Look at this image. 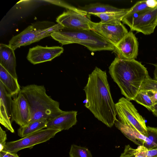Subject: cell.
<instances>
[{
	"label": "cell",
	"instance_id": "603a6c76",
	"mask_svg": "<svg viewBox=\"0 0 157 157\" xmlns=\"http://www.w3.org/2000/svg\"><path fill=\"white\" fill-rule=\"evenodd\" d=\"M146 137L144 147L148 150L157 147V128L147 126Z\"/></svg>",
	"mask_w": 157,
	"mask_h": 157
},
{
	"label": "cell",
	"instance_id": "9c48e42d",
	"mask_svg": "<svg viewBox=\"0 0 157 157\" xmlns=\"http://www.w3.org/2000/svg\"><path fill=\"white\" fill-rule=\"evenodd\" d=\"M89 26L90 30L110 41L114 45L117 44L128 33L127 29L121 23L112 25L91 21Z\"/></svg>",
	"mask_w": 157,
	"mask_h": 157
},
{
	"label": "cell",
	"instance_id": "5b68a950",
	"mask_svg": "<svg viewBox=\"0 0 157 157\" xmlns=\"http://www.w3.org/2000/svg\"><path fill=\"white\" fill-rule=\"evenodd\" d=\"M49 22H39L29 26L19 34L13 36L9 45L14 50L22 46L37 42L49 36L53 32L64 28L57 23L53 25H47Z\"/></svg>",
	"mask_w": 157,
	"mask_h": 157
},
{
	"label": "cell",
	"instance_id": "8fae6325",
	"mask_svg": "<svg viewBox=\"0 0 157 157\" xmlns=\"http://www.w3.org/2000/svg\"><path fill=\"white\" fill-rule=\"evenodd\" d=\"M90 15H84L70 10L64 11L56 18L57 23L64 28L73 29L90 30Z\"/></svg>",
	"mask_w": 157,
	"mask_h": 157
},
{
	"label": "cell",
	"instance_id": "4dcf8cb0",
	"mask_svg": "<svg viewBox=\"0 0 157 157\" xmlns=\"http://www.w3.org/2000/svg\"><path fill=\"white\" fill-rule=\"evenodd\" d=\"M0 157H19L17 153H12L2 150L0 151Z\"/></svg>",
	"mask_w": 157,
	"mask_h": 157
},
{
	"label": "cell",
	"instance_id": "2e32d148",
	"mask_svg": "<svg viewBox=\"0 0 157 157\" xmlns=\"http://www.w3.org/2000/svg\"><path fill=\"white\" fill-rule=\"evenodd\" d=\"M14 51L9 45L0 44V64L14 77L17 78Z\"/></svg>",
	"mask_w": 157,
	"mask_h": 157
},
{
	"label": "cell",
	"instance_id": "ba28073f",
	"mask_svg": "<svg viewBox=\"0 0 157 157\" xmlns=\"http://www.w3.org/2000/svg\"><path fill=\"white\" fill-rule=\"evenodd\" d=\"M121 21L128 25L131 31L150 35L157 26V6L140 14H126Z\"/></svg>",
	"mask_w": 157,
	"mask_h": 157
},
{
	"label": "cell",
	"instance_id": "836d02e7",
	"mask_svg": "<svg viewBox=\"0 0 157 157\" xmlns=\"http://www.w3.org/2000/svg\"><path fill=\"white\" fill-rule=\"evenodd\" d=\"M155 67V69L154 71V78L156 80H157V63L155 64H152Z\"/></svg>",
	"mask_w": 157,
	"mask_h": 157
},
{
	"label": "cell",
	"instance_id": "d6986e66",
	"mask_svg": "<svg viewBox=\"0 0 157 157\" xmlns=\"http://www.w3.org/2000/svg\"><path fill=\"white\" fill-rule=\"evenodd\" d=\"M129 9H123L120 11L101 13H94L92 15L97 17L101 20L102 24L117 25L121 23V22Z\"/></svg>",
	"mask_w": 157,
	"mask_h": 157
},
{
	"label": "cell",
	"instance_id": "8992f818",
	"mask_svg": "<svg viewBox=\"0 0 157 157\" xmlns=\"http://www.w3.org/2000/svg\"><path fill=\"white\" fill-rule=\"evenodd\" d=\"M115 104L118 120L123 124L132 126L146 137L147 127L145 120L130 101L122 97Z\"/></svg>",
	"mask_w": 157,
	"mask_h": 157
},
{
	"label": "cell",
	"instance_id": "30bf717a",
	"mask_svg": "<svg viewBox=\"0 0 157 157\" xmlns=\"http://www.w3.org/2000/svg\"><path fill=\"white\" fill-rule=\"evenodd\" d=\"M117 58L124 59H135L138 54V42L131 31L128 33L117 44L113 51Z\"/></svg>",
	"mask_w": 157,
	"mask_h": 157
},
{
	"label": "cell",
	"instance_id": "83f0119b",
	"mask_svg": "<svg viewBox=\"0 0 157 157\" xmlns=\"http://www.w3.org/2000/svg\"><path fill=\"white\" fill-rule=\"evenodd\" d=\"M48 2L50 3L59 6H60L66 8L67 10H72L78 13L84 15H87L88 14L85 12L76 8L73 6L70 5L67 3L62 1H45Z\"/></svg>",
	"mask_w": 157,
	"mask_h": 157
},
{
	"label": "cell",
	"instance_id": "44dd1931",
	"mask_svg": "<svg viewBox=\"0 0 157 157\" xmlns=\"http://www.w3.org/2000/svg\"><path fill=\"white\" fill-rule=\"evenodd\" d=\"M48 122L46 119H40L29 123L24 126L20 127L17 130L19 136L23 138L29 135L46 127Z\"/></svg>",
	"mask_w": 157,
	"mask_h": 157
},
{
	"label": "cell",
	"instance_id": "4fadbf2b",
	"mask_svg": "<svg viewBox=\"0 0 157 157\" xmlns=\"http://www.w3.org/2000/svg\"><path fill=\"white\" fill-rule=\"evenodd\" d=\"M11 122H15L20 127L29 122L30 112L28 102L24 96L19 93L12 100Z\"/></svg>",
	"mask_w": 157,
	"mask_h": 157
},
{
	"label": "cell",
	"instance_id": "9a60e30c",
	"mask_svg": "<svg viewBox=\"0 0 157 157\" xmlns=\"http://www.w3.org/2000/svg\"><path fill=\"white\" fill-rule=\"evenodd\" d=\"M77 115V111H64L48 121L46 128L58 129L61 131L68 130L76 124Z\"/></svg>",
	"mask_w": 157,
	"mask_h": 157
},
{
	"label": "cell",
	"instance_id": "5bb4252c",
	"mask_svg": "<svg viewBox=\"0 0 157 157\" xmlns=\"http://www.w3.org/2000/svg\"><path fill=\"white\" fill-rule=\"evenodd\" d=\"M12 96L0 82V123L12 133L14 132L10 119L11 117Z\"/></svg>",
	"mask_w": 157,
	"mask_h": 157
},
{
	"label": "cell",
	"instance_id": "1f68e13d",
	"mask_svg": "<svg viewBox=\"0 0 157 157\" xmlns=\"http://www.w3.org/2000/svg\"><path fill=\"white\" fill-rule=\"evenodd\" d=\"M147 157H157V147L148 150Z\"/></svg>",
	"mask_w": 157,
	"mask_h": 157
},
{
	"label": "cell",
	"instance_id": "484cf974",
	"mask_svg": "<svg viewBox=\"0 0 157 157\" xmlns=\"http://www.w3.org/2000/svg\"><path fill=\"white\" fill-rule=\"evenodd\" d=\"M151 9L148 6L147 0L137 2L133 6L129 9L126 13L128 14H137L141 13Z\"/></svg>",
	"mask_w": 157,
	"mask_h": 157
},
{
	"label": "cell",
	"instance_id": "cb8c5ba5",
	"mask_svg": "<svg viewBox=\"0 0 157 157\" xmlns=\"http://www.w3.org/2000/svg\"><path fill=\"white\" fill-rule=\"evenodd\" d=\"M134 100L151 111L154 105L148 96L147 91L140 90Z\"/></svg>",
	"mask_w": 157,
	"mask_h": 157
},
{
	"label": "cell",
	"instance_id": "ffe728a7",
	"mask_svg": "<svg viewBox=\"0 0 157 157\" xmlns=\"http://www.w3.org/2000/svg\"><path fill=\"white\" fill-rule=\"evenodd\" d=\"M78 8L90 15L94 13L118 12L121 10L123 9H119L109 5L97 2L90 3L82 7L79 6Z\"/></svg>",
	"mask_w": 157,
	"mask_h": 157
},
{
	"label": "cell",
	"instance_id": "e575fe53",
	"mask_svg": "<svg viewBox=\"0 0 157 157\" xmlns=\"http://www.w3.org/2000/svg\"></svg>",
	"mask_w": 157,
	"mask_h": 157
},
{
	"label": "cell",
	"instance_id": "3957f363",
	"mask_svg": "<svg viewBox=\"0 0 157 157\" xmlns=\"http://www.w3.org/2000/svg\"><path fill=\"white\" fill-rule=\"evenodd\" d=\"M19 93L25 98L29 107L28 123L43 119L48 121L64 111L60 108L59 102L47 94L43 85L33 84L22 86Z\"/></svg>",
	"mask_w": 157,
	"mask_h": 157
},
{
	"label": "cell",
	"instance_id": "d6a6232c",
	"mask_svg": "<svg viewBox=\"0 0 157 157\" xmlns=\"http://www.w3.org/2000/svg\"><path fill=\"white\" fill-rule=\"evenodd\" d=\"M151 111L152 112L153 114L157 117V103L154 105Z\"/></svg>",
	"mask_w": 157,
	"mask_h": 157
},
{
	"label": "cell",
	"instance_id": "52a82bcc",
	"mask_svg": "<svg viewBox=\"0 0 157 157\" xmlns=\"http://www.w3.org/2000/svg\"><path fill=\"white\" fill-rule=\"evenodd\" d=\"M61 131L54 128L43 129L18 140L6 142L3 150L8 152L17 153L25 148L30 149L36 145L49 140Z\"/></svg>",
	"mask_w": 157,
	"mask_h": 157
},
{
	"label": "cell",
	"instance_id": "7a4b0ae2",
	"mask_svg": "<svg viewBox=\"0 0 157 157\" xmlns=\"http://www.w3.org/2000/svg\"><path fill=\"white\" fill-rule=\"evenodd\" d=\"M109 73L122 94L129 101L134 100L143 82L149 76L141 62L116 57L109 68Z\"/></svg>",
	"mask_w": 157,
	"mask_h": 157
},
{
	"label": "cell",
	"instance_id": "6da1fadb",
	"mask_svg": "<svg viewBox=\"0 0 157 157\" xmlns=\"http://www.w3.org/2000/svg\"><path fill=\"white\" fill-rule=\"evenodd\" d=\"M83 90L86 96L85 107L107 126L113 127L117 119V113L106 71L95 67L89 75Z\"/></svg>",
	"mask_w": 157,
	"mask_h": 157
},
{
	"label": "cell",
	"instance_id": "4316f807",
	"mask_svg": "<svg viewBox=\"0 0 157 157\" xmlns=\"http://www.w3.org/2000/svg\"><path fill=\"white\" fill-rule=\"evenodd\" d=\"M140 90H152L157 92V80L149 76L143 82Z\"/></svg>",
	"mask_w": 157,
	"mask_h": 157
},
{
	"label": "cell",
	"instance_id": "7c38bea8",
	"mask_svg": "<svg viewBox=\"0 0 157 157\" xmlns=\"http://www.w3.org/2000/svg\"><path fill=\"white\" fill-rule=\"evenodd\" d=\"M63 48L59 46L44 47L37 45L29 49L27 59L31 63L36 64L50 61L63 52Z\"/></svg>",
	"mask_w": 157,
	"mask_h": 157
},
{
	"label": "cell",
	"instance_id": "277c9868",
	"mask_svg": "<svg viewBox=\"0 0 157 157\" xmlns=\"http://www.w3.org/2000/svg\"><path fill=\"white\" fill-rule=\"evenodd\" d=\"M50 36L62 45L76 43L85 46L92 52L113 51L114 49L112 42L91 30L64 28L53 32Z\"/></svg>",
	"mask_w": 157,
	"mask_h": 157
},
{
	"label": "cell",
	"instance_id": "e0dca14e",
	"mask_svg": "<svg viewBox=\"0 0 157 157\" xmlns=\"http://www.w3.org/2000/svg\"><path fill=\"white\" fill-rule=\"evenodd\" d=\"M114 124L129 140L138 146H143L146 137L134 127L129 125L123 124L117 119L115 121Z\"/></svg>",
	"mask_w": 157,
	"mask_h": 157
},
{
	"label": "cell",
	"instance_id": "f546056e",
	"mask_svg": "<svg viewBox=\"0 0 157 157\" xmlns=\"http://www.w3.org/2000/svg\"><path fill=\"white\" fill-rule=\"evenodd\" d=\"M147 91L148 96L155 104L157 101V92L152 90Z\"/></svg>",
	"mask_w": 157,
	"mask_h": 157
},
{
	"label": "cell",
	"instance_id": "ac0fdd59",
	"mask_svg": "<svg viewBox=\"0 0 157 157\" xmlns=\"http://www.w3.org/2000/svg\"><path fill=\"white\" fill-rule=\"evenodd\" d=\"M0 82L12 97L19 93L21 88L17 78L13 76L0 64Z\"/></svg>",
	"mask_w": 157,
	"mask_h": 157
},
{
	"label": "cell",
	"instance_id": "7402d4cb",
	"mask_svg": "<svg viewBox=\"0 0 157 157\" xmlns=\"http://www.w3.org/2000/svg\"><path fill=\"white\" fill-rule=\"evenodd\" d=\"M147 152L148 150L143 146L134 149L128 144L125 146L124 151L120 157H147Z\"/></svg>",
	"mask_w": 157,
	"mask_h": 157
},
{
	"label": "cell",
	"instance_id": "d4e9b609",
	"mask_svg": "<svg viewBox=\"0 0 157 157\" xmlns=\"http://www.w3.org/2000/svg\"><path fill=\"white\" fill-rule=\"evenodd\" d=\"M69 154L70 157H93L88 148L74 144L71 146Z\"/></svg>",
	"mask_w": 157,
	"mask_h": 157
},
{
	"label": "cell",
	"instance_id": "f1b7e54d",
	"mask_svg": "<svg viewBox=\"0 0 157 157\" xmlns=\"http://www.w3.org/2000/svg\"><path fill=\"white\" fill-rule=\"evenodd\" d=\"M6 132L0 127V151L2 150L6 144Z\"/></svg>",
	"mask_w": 157,
	"mask_h": 157
}]
</instances>
